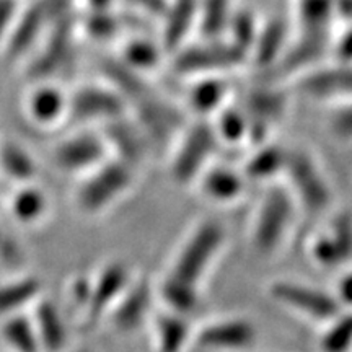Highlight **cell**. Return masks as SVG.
Here are the masks:
<instances>
[{"label": "cell", "mask_w": 352, "mask_h": 352, "mask_svg": "<svg viewBox=\"0 0 352 352\" xmlns=\"http://www.w3.org/2000/svg\"><path fill=\"white\" fill-rule=\"evenodd\" d=\"M0 176L13 186L38 182V160L23 144L12 139L2 140L0 142Z\"/></svg>", "instance_id": "obj_18"}, {"label": "cell", "mask_w": 352, "mask_h": 352, "mask_svg": "<svg viewBox=\"0 0 352 352\" xmlns=\"http://www.w3.org/2000/svg\"><path fill=\"white\" fill-rule=\"evenodd\" d=\"M135 272L122 259H108L91 272L90 300L85 315L80 320V328L85 333H94L107 323V318L118 298L134 277Z\"/></svg>", "instance_id": "obj_6"}, {"label": "cell", "mask_w": 352, "mask_h": 352, "mask_svg": "<svg viewBox=\"0 0 352 352\" xmlns=\"http://www.w3.org/2000/svg\"><path fill=\"white\" fill-rule=\"evenodd\" d=\"M280 182L297 202L300 214L318 217L333 206L331 179L318 158L307 148H289Z\"/></svg>", "instance_id": "obj_4"}, {"label": "cell", "mask_w": 352, "mask_h": 352, "mask_svg": "<svg viewBox=\"0 0 352 352\" xmlns=\"http://www.w3.org/2000/svg\"><path fill=\"white\" fill-rule=\"evenodd\" d=\"M111 157L108 142L103 134L80 131L59 140L51 152V162L57 171L64 175L78 176L103 164Z\"/></svg>", "instance_id": "obj_9"}, {"label": "cell", "mask_w": 352, "mask_h": 352, "mask_svg": "<svg viewBox=\"0 0 352 352\" xmlns=\"http://www.w3.org/2000/svg\"><path fill=\"white\" fill-rule=\"evenodd\" d=\"M287 153L289 148L274 144L258 145L253 155L246 158L241 171L250 184L259 183L266 186V184L280 182L285 164H287Z\"/></svg>", "instance_id": "obj_17"}, {"label": "cell", "mask_w": 352, "mask_h": 352, "mask_svg": "<svg viewBox=\"0 0 352 352\" xmlns=\"http://www.w3.org/2000/svg\"><path fill=\"white\" fill-rule=\"evenodd\" d=\"M258 329L245 316H220L196 327L192 346L208 352H248L258 342Z\"/></svg>", "instance_id": "obj_10"}, {"label": "cell", "mask_w": 352, "mask_h": 352, "mask_svg": "<svg viewBox=\"0 0 352 352\" xmlns=\"http://www.w3.org/2000/svg\"><path fill=\"white\" fill-rule=\"evenodd\" d=\"M157 307L155 280L145 274H134L129 285L109 311L107 323L114 333L134 334L151 323Z\"/></svg>", "instance_id": "obj_7"}, {"label": "cell", "mask_w": 352, "mask_h": 352, "mask_svg": "<svg viewBox=\"0 0 352 352\" xmlns=\"http://www.w3.org/2000/svg\"><path fill=\"white\" fill-rule=\"evenodd\" d=\"M266 294L277 307L320 328L344 311L333 292L298 280H271Z\"/></svg>", "instance_id": "obj_5"}, {"label": "cell", "mask_w": 352, "mask_h": 352, "mask_svg": "<svg viewBox=\"0 0 352 352\" xmlns=\"http://www.w3.org/2000/svg\"><path fill=\"white\" fill-rule=\"evenodd\" d=\"M0 341L8 352H43L30 311L0 320Z\"/></svg>", "instance_id": "obj_20"}, {"label": "cell", "mask_w": 352, "mask_h": 352, "mask_svg": "<svg viewBox=\"0 0 352 352\" xmlns=\"http://www.w3.org/2000/svg\"><path fill=\"white\" fill-rule=\"evenodd\" d=\"M140 170L116 157L78 176L72 189V204L85 219H98L116 208L134 191Z\"/></svg>", "instance_id": "obj_2"}, {"label": "cell", "mask_w": 352, "mask_h": 352, "mask_svg": "<svg viewBox=\"0 0 352 352\" xmlns=\"http://www.w3.org/2000/svg\"><path fill=\"white\" fill-rule=\"evenodd\" d=\"M43 294V280L34 274L15 276L0 283V320L30 311Z\"/></svg>", "instance_id": "obj_16"}, {"label": "cell", "mask_w": 352, "mask_h": 352, "mask_svg": "<svg viewBox=\"0 0 352 352\" xmlns=\"http://www.w3.org/2000/svg\"><path fill=\"white\" fill-rule=\"evenodd\" d=\"M318 347L321 352H352V311H341L321 327Z\"/></svg>", "instance_id": "obj_21"}, {"label": "cell", "mask_w": 352, "mask_h": 352, "mask_svg": "<svg viewBox=\"0 0 352 352\" xmlns=\"http://www.w3.org/2000/svg\"><path fill=\"white\" fill-rule=\"evenodd\" d=\"M30 314L43 352H69L72 347L69 323L64 310L54 298L43 294Z\"/></svg>", "instance_id": "obj_13"}, {"label": "cell", "mask_w": 352, "mask_h": 352, "mask_svg": "<svg viewBox=\"0 0 352 352\" xmlns=\"http://www.w3.org/2000/svg\"><path fill=\"white\" fill-rule=\"evenodd\" d=\"M248 186L243 171L217 162H212L192 184L201 199L220 208L240 202L248 192Z\"/></svg>", "instance_id": "obj_11"}, {"label": "cell", "mask_w": 352, "mask_h": 352, "mask_svg": "<svg viewBox=\"0 0 352 352\" xmlns=\"http://www.w3.org/2000/svg\"><path fill=\"white\" fill-rule=\"evenodd\" d=\"M331 292L340 302L342 310L352 311V270H347L338 276Z\"/></svg>", "instance_id": "obj_23"}, {"label": "cell", "mask_w": 352, "mask_h": 352, "mask_svg": "<svg viewBox=\"0 0 352 352\" xmlns=\"http://www.w3.org/2000/svg\"><path fill=\"white\" fill-rule=\"evenodd\" d=\"M91 289V272H76L69 277L65 285V302H67L69 311H72L74 318L80 323L82 316L85 315L88 300H90Z\"/></svg>", "instance_id": "obj_22"}, {"label": "cell", "mask_w": 352, "mask_h": 352, "mask_svg": "<svg viewBox=\"0 0 352 352\" xmlns=\"http://www.w3.org/2000/svg\"><path fill=\"white\" fill-rule=\"evenodd\" d=\"M6 239H7V235L3 233L2 228H0V248H2V245H3V241H6Z\"/></svg>", "instance_id": "obj_26"}, {"label": "cell", "mask_w": 352, "mask_h": 352, "mask_svg": "<svg viewBox=\"0 0 352 352\" xmlns=\"http://www.w3.org/2000/svg\"><path fill=\"white\" fill-rule=\"evenodd\" d=\"M311 261L320 267L334 270L352 259V219L338 217L331 227L315 233L308 245Z\"/></svg>", "instance_id": "obj_12"}, {"label": "cell", "mask_w": 352, "mask_h": 352, "mask_svg": "<svg viewBox=\"0 0 352 352\" xmlns=\"http://www.w3.org/2000/svg\"><path fill=\"white\" fill-rule=\"evenodd\" d=\"M219 144L215 131L206 126L189 129L171 152V179L179 186L192 188L197 176L214 162Z\"/></svg>", "instance_id": "obj_8"}, {"label": "cell", "mask_w": 352, "mask_h": 352, "mask_svg": "<svg viewBox=\"0 0 352 352\" xmlns=\"http://www.w3.org/2000/svg\"><path fill=\"white\" fill-rule=\"evenodd\" d=\"M228 240L227 227L217 219H202L186 232L171 254L168 274L191 287L202 290Z\"/></svg>", "instance_id": "obj_1"}, {"label": "cell", "mask_w": 352, "mask_h": 352, "mask_svg": "<svg viewBox=\"0 0 352 352\" xmlns=\"http://www.w3.org/2000/svg\"><path fill=\"white\" fill-rule=\"evenodd\" d=\"M155 292L162 308L189 318H195L202 307V290L191 287L165 272L155 280Z\"/></svg>", "instance_id": "obj_19"}, {"label": "cell", "mask_w": 352, "mask_h": 352, "mask_svg": "<svg viewBox=\"0 0 352 352\" xmlns=\"http://www.w3.org/2000/svg\"><path fill=\"white\" fill-rule=\"evenodd\" d=\"M69 352H95L88 344H72Z\"/></svg>", "instance_id": "obj_25"}, {"label": "cell", "mask_w": 352, "mask_h": 352, "mask_svg": "<svg viewBox=\"0 0 352 352\" xmlns=\"http://www.w3.org/2000/svg\"><path fill=\"white\" fill-rule=\"evenodd\" d=\"M300 215L297 202L283 182L264 186L250 223V245L259 258L279 254L292 236Z\"/></svg>", "instance_id": "obj_3"}, {"label": "cell", "mask_w": 352, "mask_h": 352, "mask_svg": "<svg viewBox=\"0 0 352 352\" xmlns=\"http://www.w3.org/2000/svg\"><path fill=\"white\" fill-rule=\"evenodd\" d=\"M148 327L153 352H186L192 346L196 327L189 316L160 308Z\"/></svg>", "instance_id": "obj_15"}, {"label": "cell", "mask_w": 352, "mask_h": 352, "mask_svg": "<svg viewBox=\"0 0 352 352\" xmlns=\"http://www.w3.org/2000/svg\"><path fill=\"white\" fill-rule=\"evenodd\" d=\"M333 132L338 139L352 140V109L340 114L333 122Z\"/></svg>", "instance_id": "obj_24"}, {"label": "cell", "mask_w": 352, "mask_h": 352, "mask_svg": "<svg viewBox=\"0 0 352 352\" xmlns=\"http://www.w3.org/2000/svg\"><path fill=\"white\" fill-rule=\"evenodd\" d=\"M52 210V199L38 182L13 186L7 199V212L15 226L36 228L46 222Z\"/></svg>", "instance_id": "obj_14"}]
</instances>
